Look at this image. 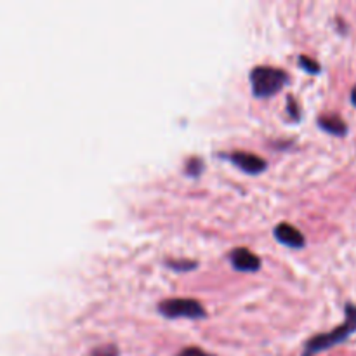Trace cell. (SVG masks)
Masks as SVG:
<instances>
[{
    "mask_svg": "<svg viewBox=\"0 0 356 356\" xmlns=\"http://www.w3.org/2000/svg\"><path fill=\"white\" fill-rule=\"evenodd\" d=\"M356 332V306L348 302L346 305V320H344L343 325L336 327L334 330L327 334H320L315 336L313 339H309L305 346V353L302 356H315L322 351L330 350L336 344L344 343L350 336H353Z\"/></svg>",
    "mask_w": 356,
    "mask_h": 356,
    "instance_id": "obj_1",
    "label": "cell"
},
{
    "mask_svg": "<svg viewBox=\"0 0 356 356\" xmlns=\"http://www.w3.org/2000/svg\"><path fill=\"white\" fill-rule=\"evenodd\" d=\"M252 94L259 99H268L280 92L289 82V75L280 68L275 66H256L249 75Z\"/></svg>",
    "mask_w": 356,
    "mask_h": 356,
    "instance_id": "obj_2",
    "label": "cell"
},
{
    "mask_svg": "<svg viewBox=\"0 0 356 356\" xmlns=\"http://www.w3.org/2000/svg\"><path fill=\"white\" fill-rule=\"evenodd\" d=\"M159 313L169 320L190 318L198 320L207 316L204 306L195 299H165L159 305Z\"/></svg>",
    "mask_w": 356,
    "mask_h": 356,
    "instance_id": "obj_3",
    "label": "cell"
},
{
    "mask_svg": "<svg viewBox=\"0 0 356 356\" xmlns=\"http://www.w3.org/2000/svg\"><path fill=\"white\" fill-rule=\"evenodd\" d=\"M226 159H228L229 162L235 163L240 170H243V172L247 174H261L266 170L268 165L266 160L249 152H235L232 153V155L226 156Z\"/></svg>",
    "mask_w": 356,
    "mask_h": 356,
    "instance_id": "obj_4",
    "label": "cell"
},
{
    "mask_svg": "<svg viewBox=\"0 0 356 356\" xmlns=\"http://www.w3.org/2000/svg\"><path fill=\"white\" fill-rule=\"evenodd\" d=\"M229 263L236 271H243V273H254L261 268L259 257L250 252L249 249H243V247H238V249L229 252Z\"/></svg>",
    "mask_w": 356,
    "mask_h": 356,
    "instance_id": "obj_5",
    "label": "cell"
},
{
    "mask_svg": "<svg viewBox=\"0 0 356 356\" xmlns=\"http://www.w3.org/2000/svg\"><path fill=\"white\" fill-rule=\"evenodd\" d=\"M273 235L278 242L291 247V249H302V247L306 245L305 235H302L296 226L289 225V222H280V225L273 229Z\"/></svg>",
    "mask_w": 356,
    "mask_h": 356,
    "instance_id": "obj_6",
    "label": "cell"
},
{
    "mask_svg": "<svg viewBox=\"0 0 356 356\" xmlns=\"http://www.w3.org/2000/svg\"><path fill=\"white\" fill-rule=\"evenodd\" d=\"M320 129H323L329 134L337 136V138H344L348 134V125L339 115H322L318 118Z\"/></svg>",
    "mask_w": 356,
    "mask_h": 356,
    "instance_id": "obj_7",
    "label": "cell"
},
{
    "mask_svg": "<svg viewBox=\"0 0 356 356\" xmlns=\"http://www.w3.org/2000/svg\"><path fill=\"white\" fill-rule=\"evenodd\" d=\"M299 66H301L305 72L313 73V75H316V73L322 72V66H320V63L315 61V59H312L309 56H301V58H299Z\"/></svg>",
    "mask_w": 356,
    "mask_h": 356,
    "instance_id": "obj_8",
    "label": "cell"
},
{
    "mask_svg": "<svg viewBox=\"0 0 356 356\" xmlns=\"http://www.w3.org/2000/svg\"><path fill=\"white\" fill-rule=\"evenodd\" d=\"M89 356H118V350L113 344H104V346L94 348Z\"/></svg>",
    "mask_w": 356,
    "mask_h": 356,
    "instance_id": "obj_9",
    "label": "cell"
},
{
    "mask_svg": "<svg viewBox=\"0 0 356 356\" xmlns=\"http://www.w3.org/2000/svg\"><path fill=\"white\" fill-rule=\"evenodd\" d=\"M167 266L176 271H190L197 268L195 261H167Z\"/></svg>",
    "mask_w": 356,
    "mask_h": 356,
    "instance_id": "obj_10",
    "label": "cell"
},
{
    "mask_svg": "<svg viewBox=\"0 0 356 356\" xmlns=\"http://www.w3.org/2000/svg\"><path fill=\"white\" fill-rule=\"evenodd\" d=\"M202 170H204V163H202L200 159H191V160H188V163H186V172H188V176L198 177V176H200Z\"/></svg>",
    "mask_w": 356,
    "mask_h": 356,
    "instance_id": "obj_11",
    "label": "cell"
},
{
    "mask_svg": "<svg viewBox=\"0 0 356 356\" xmlns=\"http://www.w3.org/2000/svg\"><path fill=\"white\" fill-rule=\"evenodd\" d=\"M287 111L289 115H291V118L294 122H299L301 120V111H299V106H298V101L294 99L292 96H289V101H287Z\"/></svg>",
    "mask_w": 356,
    "mask_h": 356,
    "instance_id": "obj_12",
    "label": "cell"
},
{
    "mask_svg": "<svg viewBox=\"0 0 356 356\" xmlns=\"http://www.w3.org/2000/svg\"><path fill=\"white\" fill-rule=\"evenodd\" d=\"M177 356H212V355L207 353V351L200 350V348L197 346H190V348H184V350Z\"/></svg>",
    "mask_w": 356,
    "mask_h": 356,
    "instance_id": "obj_13",
    "label": "cell"
},
{
    "mask_svg": "<svg viewBox=\"0 0 356 356\" xmlns=\"http://www.w3.org/2000/svg\"><path fill=\"white\" fill-rule=\"evenodd\" d=\"M351 103L356 106V86L353 87V90H351Z\"/></svg>",
    "mask_w": 356,
    "mask_h": 356,
    "instance_id": "obj_14",
    "label": "cell"
}]
</instances>
